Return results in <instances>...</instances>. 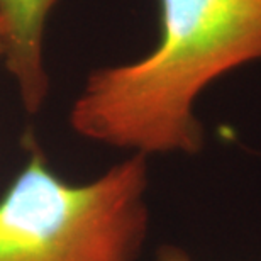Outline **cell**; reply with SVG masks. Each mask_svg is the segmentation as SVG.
Returning a JSON list of instances; mask_svg holds the SVG:
<instances>
[{
	"label": "cell",
	"mask_w": 261,
	"mask_h": 261,
	"mask_svg": "<svg viewBox=\"0 0 261 261\" xmlns=\"http://www.w3.org/2000/svg\"><path fill=\"white\" fill-rule=\"evenodd\" d=\"M160 20L148 56L88 76L70 112L82 138L144 156L195 154L205 143L198 95L261 60V0H160Z\"/></svg>",
	"instance_id": "cell-1"
},
{
	"label": "cell",
	"mask_w": 261,
	"mask_h": 261,
	"mask_svg": "<svg viewBox=\"0 0 261 261\" xmlns=\"http://www.w3.org/2000/svg\"><path fill=\"white\" fill-rule=\"evenodd\" d=\"M148 156L61 180L33 148L0 198V261H136L148 238Z\"/></svg>",
	"instance_id": "cell-2"
},
{
	"label": "cell",
	"mask_w": 261,
	"mask_h": 261,
	"mask_svg": "<svg viewBox=\"0 0 261 261\" xmlns=\"http://www.w3.org/2000/svg\"><path fill=\"white\" fill-rule=\"evenodd\" d=\"M60 0H0V19L7 31L5 65L17 82L24 109L36 114L48 95L43 61L44 25Z\"/></svg>",
	"instance_id": "cell-3"
},
{
	"label": "cell",
	"mask_w": 261,
	"mask_h": 261,
	"mask_svg": "<svg viewBox=\"0 0 261 261\" xmlns=\"http://www.w3.org/2000/svg\"><path fill=\"white\" fill-rule=\"evenodd\" d=\"M154 261H195V259L180 246L163 244V246L158 249V253H156Z\"/></svg>",
	"instance_id": "cell-4"
},
{
	"label": "cell",
	"mask_w": 261,
	"mask_h": 261,
	"mask_svg": "<svg viewBox=\"0 0 261 261\" xmlns=\"http://www.w3.org/2000/svg\"><path fill=\"white\" fill-rule=\"evenodd\" d=\"M5 51H7V31L4 20L0 19V56H5Z\"/></svg>",
	"instance_id": "cell-5"
}]
</instances>
